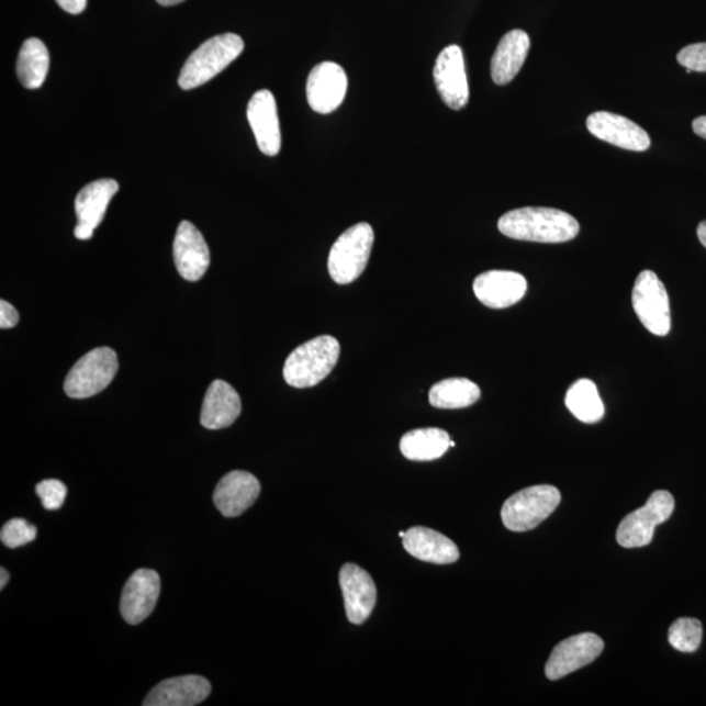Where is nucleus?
<instances>
[{
  "label": "nucleus",
  "mask_w": 706,
  "mask_h": 706,
  "mask_svg": "<svg viewBox=\"0 0 706 706\" xmlns=\"http://www.w3.org/2000/svg\"><path fill=\"white\" fill-rule=\"evenodd\" d=\"M211 694L208 679L199 675H183L167 679L150 690L144 706H194Z\"/></svg>",
  "instance_id": "nucleus-19"
},
{
  "label": "nucleus",
  "mask_w": 706,
  "mask_h": 706,
  "mask_svg": "<svg viewBox=\"0 0 706 706\" xmlns=\"http://www.w3.org/2000/svg\"><path fill=\"white\" fill-rule=\"evenodd\" d=\"M119 372V358L112 348L88 352L68 372L65 392L74 400H86L105 390Z\"/></svg>",
  "instance_id": "nucleus-6"
},
{
  "label": "nucleus",
  "mask_w": 706,
  "mask_h": 706,
  "mask_svg": "<svg viewBox=\"0 0 706 706\" xmlns=\"http://www.w3.org/2000/svg\"><path fill=\"white\" fill-rule=\"evenodd\" d=\"M36 492L46 511H58L67 496V486L57 479H47L36 486Z\"/></svg>",
  "instance_id": "nucleus-30"
},
{
  "label": "nucleus",
  "mask_w": 706,
  "mask_h": 706,
  "mask_svg": "<svg viewBox=\"0 0 706 706\" xmlns=\"http://www.w3.org/2000/svg\"><path fill=\"white\" fill-rule=\"evenodd\" d=\"M161 591L160 575L154 569H139L126 582L120 612L126 623L136 626L154 613Z\"/></svg>",
  "instance_id": "nucleus-12"
},
{
  "label": "nucleus",
  "mask_w": 706,
  "mask_h": 706,
  "mask_svg": "<svg viewBox=\"0 0 706 706\" xmlns=\"http://www.w3.org/2000/svg\"><path fill=\"white\" fill-rule=\"evenodd\" d=\"M632 305L647 330L666 337L671 330L670 300L666 288L653 271L646 270L637 277Z\"/></svg>",
  "instance_id": "nucleus-8"
},
{
  "label": "nucleus",
  "mask_w": 706,
  "mask_h": 706,
  "mask_svg": "<svg viewBox=\"0 0 706 706\" xmlns=\"http://www.w3.org/2000/svg\"><path fill=\"white\" fill-rule=\"evenodd\" d=\"M37 538V527L23 518L9 520L0 531L2 543L10 548L22 547Z\"/></svg>",
  "instance_id": "nucleus-29"
},
{
  "label": "nucleus",
  "mask_w": 706,
  "mask_h": 706,
  "mask_svg": "<svg viewBox=\"0 0 706 706\" xmlns=\"http://www.w3.org/2000/svg\"><path fill=\"white\" fill-rule=\"evenodd\" d=\"M498 231L519 242L561 244L580 233V224L564 211L547 208H524L500 217Z\"/></svg>",
  "instance_id": "nucleus-1"
},
{
  "label": "nucleus",
  "mask_w": 706,
  "mask_h": 706,
  "mask_svg": "<svg viewBox=\"0 0 706 706\" xmlns=\"http://www.w3.org/2000/svg\"><path fill=\"white\" fill-rule=\"evenodd\" d=\"M530 51V37L525 31L513 30L500 41L491 61V75L497 86L509 85L523 68Z\"/></svg>",
  "instance_id": "nucleus-22"
},
{
  "label": "nucleus",
  "mask_w": 706,
  "mask_h": 706,
  "mask_svg": "<svg viewBox=\"0 0 706 706\" xmlns=\"http://www.w3.org/2000/svg\"><path fill=\"white\" fill-rule=\"evenodd\" d=\"M561 495L557 486L534 485L506 500L502 509V519L506 529L524 533L536 529L551 516L560 504Z\"/></svg>",
  "instance_id": "nucleus-5"
},
{
  "label": "nucleus",
  "mask_w": 706,
  "mask_h": 706,
  "mask_svg": "<svg viewBox=\"0 0 706 706\" xmlns=\"http://www.w3.org/2000/svg\"><path fill=\"white\" fill-rule=\"evenodd\" d=\"M586 126L595 138L623 149L643 153L650 147V136L646 130L619 114L595 112L589 115Z\"/></svg>",
  "instance_id": "nucleus-13"
},
{
  "label": "nucleus",
  "mask_w": 706,
  "mask_h": 706,
  "mask_svg": "<svg viewBox=\"0 0 706 706\" xmlns=\"http://www.w3.org/2000/svg\"><path fill=\"white\" fill-rule=\"evenodd\" d=\"M481 400V389L468 379H448L437 382L429 392L432 406L457 410L472 406Z\"/></svg>",
  "instance_id": "nucleus-26"
},
{
  "label": "nucleus",
  "mask_w": 706,
  "mask_h": 706,
  "mask_svg": "<svg viewBox=\"0 0 706 706\" xmlns=\"http://www.w3.org/2000/svg\"><path fill=\"white\" fill-rule=\"evenodd\" d=\"M526 291L525 277L514 271L492 270L479 276L474 282L475 296L491 310H505L517 304Z\"/></svg>",
  "instance_id": "nucleus-17"
},
{
  "label": "nucleus",
  "mask_w": 706,
  "mask_h": 706,
  "mask_svg": "<svg viewBox=\"0 0 706 706\" xmlns=\"http://www.w3.org/2000/svg\"><path fill=\"white\" fill-rule=\"evenodd\" d=\"M242 400L228 382L216 380L205 393L201 424L204 428L216 430L231 427L242 414Z\"/></svg>",
  "instance_id": "nucleus-21"
},
{
  "label": "nucleus",
  "mask_w": 706,
  "mask_h": 706,
  "mask_svg": "<svg viewBox=\"0 0 706 706\" xmlns=\"http://www.w3.org/2000/svg\"><path fill=\"white\" fill-rule=\"evenodd\" d=\"M403 547L411 557L432 564H452L459 559V550L455 541L444 534L415 526L404 533Z\"/></svg>",
  "instance_id": "nucleus-20"
},
{
  "label": "nucleus",
  "mask_w": 706,
  "mask_h": 706,
  "mask_svg": "<svg viewBox=\"0 0 706 706\" xmlns=\"http://www.w3.org/2000/svg\"><path fill=\"white\" fill-rule=\"evenodd\" d=\"M434 78L438 93L452 111H461L469 104L470 89L461 47H445L436 60Z\"/></svg>",
  "instance_id": "nucleus-9"
},
{
  "label": "nucleus",
  "mask_w": 706,
  "mask_h": 706,
  "mask_svg": "<svg viewBox=\"0 0 706 706\" xmlns=\"http://www.w3.org/2000/svg\"><path fill=\"white\" fill-rule=\"evenodd\" d=\"M339 582L347 618L359 626L367 621L376 606L377 589L372 575L359 565L347 563L340 569Z\"/></svg>",
  "instance_id": "nucleus-14"
},
{
  "label": "nucleus",
  "mask_w": 706,
  "mask_h": 706,
  "mask_svg": "<svg viewBox=\"0 0 706 706\" xmlns=\"http://www.w3.org/2000/svg\"><path fill=\"white\" fill-rule=\"evenodd\" d=\"M93 231L92 228H89V226L83 225V224H78L77 228H75V237L79 239H89L92 238L93 236Z\"/></svg>",
  "instance_id": "nucleus-35"
},
{
  "label": "nucleus",
  "mask_w": 706,
  "mask_h": 706,
  "mask_svg": "<svg viewBox=\"0 0 706 706\" xmlns=\"http://www.w3.org/2000/svg\"><path fill=\"white\" fill-rule=\"evenodd\" d=\"M677 61L692 72H706V43L683 47L677 54Z\"/></svg>",
  "instance_id": "nucleus-31"
},
{
  "label": "nucleus",
  "mask_w": 706,
  "mask_h": 706,
  "mask_svg": "<svg viewBox=\"0 0 706 706\" xmlns=\"http://www.w3.org/2000/svg\"><path fill=\"white\" fill-rule=\"evenodd\" d=\"M173 255L177 270L184 280L198 282L208 272L210 249L194 224L182 222L178 225Z\"/></svg>",
  "instance_id": "nucleus-15"
},
{
  "label": "nucleus",
  "mask_w": 706,
  "mask_h": 706,
  "mask_svg": "<svg viewBox=\"0 0 706 706\" xmlns=\"http://www.w3.org/2000/svg\"><path fill=\"white\" fill-rule=\"evenodd\" d=\"M450 441L449 435L444 429H414L402 437L401 451L410 461H435L449 450Z\"/></svg>",
  "instance_id": "nucleus-24"
},
{
  "label": "nucleus",
  "mask_w": 706,
  "mask_h": 706,
  "mask_svg": "<svg viewBox=\"0 0 706 706\" xmlns=\"http://www.w3.org/2000/svg\"><path fill=\"white\" fill-rule=\"evenodd\" d=\"M244 41L235 33L218 34L205 41L183 65L178 85L184 91L208 83L244 52Z\"/></svg>",
  "instance_id": "nucleus-3"
},
{
  "label": "nucleus",
  "mask_w": 706,
  "mask_h": 706,
  "mask_svg": "<svg viewBox=\"0 0 706 706\" xmlns=\"http://www.w3.org/2000/svg\"><path fill=\"white\" fill-rule=\"evenodd\" d=\"M692 128H694V132L696 135L701 136V138L706 139V115L698 116L692 123Z\"/></svg>",
  "instance_id": "nucleus-34"
},
{
  "label": "nucleus",
  "mask_w": 706,
  "mask_h": 706,
  "mask_svg": "<svg viewBox=\"0 0 706 706\" xmlns=\"http://www.w3.org/2000/svg\"><path fill=\"white\" fill-rule=\"evenodd\" d=\"M260 495L258 479L248 471H231L216 485L214 503L224 517L242 516Z\"/></svg>",
  "instance_id": "nucleus-18"
},
{
  "label": "nucleus",
  "mask_w": 706,
  "mask_h": 706,
  "mask_svg": "<svg viewBox=\"0 0 706 706\" xmlns=\"http://www.w3.org/2000/svg\"><path fill=\"white\" fill-rule=\"evenodd\" d=\"M603 648L605 643L594 634L569 637L552 650L546 664V676L550 681H559L594 662L601 655Z\"/></svg>",
  "instance_id": "nucleus-10"
},
{
  "label": "nucleus",
  "mask_w": 706,
  "mask_h": 706,
  "mask_svg": "<svg viewBox=\"0 0 706 706\" xmlns=\"http://www.w3.org/2000/svg\"><path fill=\"white\" fill-rule=\"evenodd\" d=\"M9 580H10L9 572H7L4 568L0 569V589H2V591L5 587L7 582H9Z\"/></svg>",
  "instance_id": "nucleus-37"
},
{
  "label": "nucleus",
  "mask_w": 706,
  "mask_h": 706,
  "mask_svg": "<svg viewBox=\"0 0 706 706\" xmlns=\"http://www.w3.org/2000/svg\"><path fill=\"white\" fill-rule=\"evenodd\" d=\"M49 52L38 38L26 40L19 53L18 77L22 85L29 89H38L44 85L49 72Z\"/></svg>",
  "instance_id": "nucleus-25"
},
{
  "label": "nucleus",
  "mask_w": 706,
  "mask_h": 706,
  "mask_svg": "<svg viewBox=\"0 0 706 706\" xmlns=\"http://www.w3.org/2000/svg\"><path fill=\"white\" fill-rule=\"evenodd\" d=\"M703 624L701 620L682 618L673 623L669 630L670 646L683 653H694L702 646Z\"/></svg>",
  "instance_id": "nucleus-28"
},
{
  "label": "nucleus",
  "mask_w": 706,
  "mask_h": 706,
  "mask_svg": "<svg viewBox=\"0 0 706 706\" xmlns=\"http://www.w3.org/2000/svg\"><path fill=\"white\" fill-rule=\"evenodd\" d=\"M119 189V183L109 180V178L88 183L81 189L77 201H75L79 224L87 225L92 229L98 228L104 221L108 205Z\"/></svg>",
  "instance_id": "nucleus-23"
},
{
  "label": "nucleus",
  "mask_w": 706,
  "mask_h": 706,
  "mask_svg": "<svg viewBox=\"0 0 706 706\" xmlns=\"http://www.w3.org/2000/svg\"><path fill=\"white\" fill-rule=\"evenodd\" d=\"M19 324V313L10 303L2 300L0 301V327L5 328L15 327Z\"/></svg>",
  "instance_id": "nucleus-32"
},
{
  "label": "nucleus",
  "mask_w": 706,
  "mask_h": 706,
  "mask_svg": "<svg viewBox=\"0 0 706 706\" xmlns=\"http://www.w3.org/2000/svg\"><path fill=\"white\" fill-rule=\"evenodd\" d=\"M400 537L404 538V533L403 531L400 533Z\"/></svg>",
  "instance_id": "nucleus-40"
},
{
  "label": "nucleus",
  "mask_w": 706,
  "mask_h": 706,
  "mask_svg": "<svg viewBox=\"0 0 706 706\" xmlns=\"http://www.w3.org/2000/svg\"><path fill=\"white\" fill-rule=\"evenodd\" d=\"M183 0H157V3L166 7L176 5L182 3Z\"/></svg>",
  "instance_id": "nucleus-38"
},
{
  "label": "nucleus",
  "mask_w": 706,
  "mask_h": 706,
  "mask_svg": "<svg viewBox=\"0 0 706 706\" xmlns=\"http://www.w3.org/2000/svg\"><path fill=\"white\" fill-rule=\"evenodd\" d=\"M697 237L706 248V222L697 226Z\"/></svg>",
  "instance_id": "nucleus-36"
},
{
  "label": "nucleus",
  "mask_w": 706,
  "mask_h": 706,
  "mask_svg": "<svg viewBox=\"0 0 706 706\" xmlns=\"http://www.w3.org/2000/svg\"><path fill=\"white\" fill-rule=\"evenodd\" d=\"M452 447H456V442H455V441H450V448H452Z\"/></svg>",
  "instance_id": "nucleus-39"
},
{
  "label": "nucleus",
  "mask_w": 706,
  "mask_h": 706,
  "mask_svg": "<svg viewBox=\"0 0 706 706\" xmlns=\"http://www.w3.org/2000/svg\"><path fill=\"white\" fill-rule=\"evenodd\" d=\"M248 120L260 153L277 156L282 148V134L276 98L267 89L253 96L248 105Z\"/></svg>",
  "instance_id": "nucleus-16"
},
{
  "label": "nucleus",
  "mask_w": 706,
  "mask_h": 706,
  "mask_svg": "<svg viewBox=\"0 0 706 706\" xmlns=\"http://www.w3.org/2000/svg\"><path fill=\"white\" fill-rule=\"evenodd\" d=\"M56 2L60 5V9L71 13V15H79L87 7V0H56Z\"/></svg>",
  "instance_id": "nucleus-33"
},
{
  "label": "nucleus",
  "mask_w": 706,
  "mask_h": 706,
  "mask_svg": "<svg viewBox=\"0 0 706 706\" xmlns=\"http://www.w3.org/2000/svg\"><path fill=\"white\" fill-rule=\"evenodd\" d=\"M374 244V232L368 223L348 228L333 245L328 256V272L335 283L355 282L367 269Z\"/></svg>",
  "instance_id": "nucleus-4"
},
{
  "label": "nucleus",
  "mask_w": 706,
  "mask_h": 706,
  "mask_svg": "<svg viewBox=\"0 0 706 706\" xmlns=\"http://www.w3.org/2000/svg\"><path fill=\"white\" fill-rule=\"evenodd\" d=\"M339 355V341L330 335L306 341L288 356L283 368L284 380L288 385L298 389L318 385L337 366Z\"/></svg>",
  "instance_id": "nucleus-2"
},
{
  "label": "nucleus",
  "mask_w": 706,
  "mask_h": 706,
  "mask_svg": "<svg viewBox=\"0 0 706 706\" xmlns=\"http://www.w3.org/2000/svg\"><path fill=\"white\" fill-rule=\"evenodd\" d=\"M565 404L568 410L582 423H598L605 415V404L601 400L598 389L591 380L582 379L574 382L568 390Z\"/></svg>",
  "instance_id": "nucleus-27"
},
{
  "label": "nucleus",
  "mask_w": 706,
  "mask_h": 706,
  "mask_svg": "<svg viewBox=\"0 0 706 706\" xmlns=\"http://www.w3.org/2000/svg\"><path fill=\"white\" fill-rule=\"evenodd\" d=\"M675 500L668 491L651 493L646 505L624 518L616 531V540L624 548H639L650 545L658 525L671 517Z\"/></svg>",
  "instance_id": "nucleus-7"
},
{
  "label": "nucleus",
  "mask_w": 706,
  "mask_h": 706,
  "mask_svg": "<svg viewBox=\"0 0 706 706\" xmlns=\"http://www.w3.org/2000/svg\"><path fill=\"white\" fill-rule=\"evenodd\" d=\"M348 87L346 71L334 61L315 66L306 81V98L315 113L330 114L345 101Z\"/></svg>",
  "instance_id": "nucleus-11"
}]
</instances>
